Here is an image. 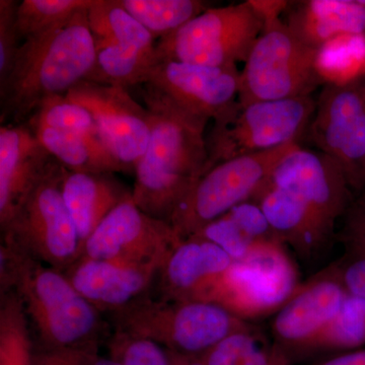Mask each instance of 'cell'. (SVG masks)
Instances as JSON below:
<instances>
[{
    "mask_svg": "<svg viewBox=\"0 0 365 365\" xmlns=\"http://www.w3.org/2000/svg\"><path fill=\"white\" fill-rule=\"evenodd\" d=\"M1 290L16 294L38 347L98 351L109 338L102 313L71 284L66 274L1 241Z\"/></svg>",
    "mask_w": 365,
    "mask_h": 365,
    "instance_id": "obj_3",
    "label": "cell"
},
{
    "mask_svg": "<svg viewBox=\"0 0 365 365\" xmlns=\"http://www.w3.org/2000/svg\"><path fill=\"white\" fill-rule=\"evenodd\" d=\"M294 357V353L283 346L276 342L269 344L265 341L247 354L237 365H292Z\"/></svg>",
    "mask_w": 365,
    "mask_h": 365,
    "instance_id": "obj_38",
    "label": "cell"
},
{
    "mask_svg": "<svg viewBox=\"0 0 365 365\" xmlns=\"http://www.w3.org/2000/svg\"><path fill=\"white\" fill-rule=\"evenodd\" d=\"M16 0H0V85L6 81L21 45L16 26Z\"/></svg>",
    "mask_w": 365,
    "mask_h": 365,
    "instance_id": "obj_34",
    "label": "cell"
},
{
    "mask_svg": "<svg viewBox=\"0 0 365 365\" xmlns=\"http://www.w3.org/2000/svg\"><path fill=\"white\" fill-rule=\"evenodd\" d=\"M191 237L213 242L234 261L246 258L250 250L256 244L250 241L227 213L209 223Z\"/></svg>",
    "mask_w": 365,
    "mask_h": 365,
    "instance_id": "obj_33",
    "label": "cell"
},
{
    "mask_svg": "<svg viewBox=\"0 0 365 365\" xmlns=\"http://www.w3.org/2000/svg\"><path fill=\"white\" fill-rule=\"evenodd\" d=\"M271 182L299 196L331 237L338 218L351 202V189L339 163L322 151L306 150L299 144L278 163Z\"/></svg>",
    "mask_w": 365,
    "mask_h": 365,
    "instance_id": "obj_14",
    "label": "cell"
},
{
    "mask_svg": "<svg viewBox=\"0 0 365 365\" xmlns=\"http://www.w3.org/2000/svg\"><path fill=\"white\" fill-rule=\"evenodd\" d=\"M115 329L153 341L169 351L199 356L232 334L256 327L225 307L148 294L111 314Z\"/></svg>",
    "mask_w": 365,
    "mask_h": 365,
    "instance_id": "obj_4",
    "label": "cell"
},
{
    "mask_svg": "<svg viewBox=\"0 0 365 365\" xmlns=\"http://www.w3.org/2000/svg\"><path fill=\"white\" fill-rule=\"evenodd\" d=\"M241 72L237 66L215 67L158 59L148 83L191 114L209 121L227 116L237 103Z\"/></svg>",
    "mask_w": 365,
    "mask_h": 365,
    "instance_id": "obj_15",
    "label": "cell"
},
{
    "mask_svg": "<svg viewBox=\"0 0 365 365\" xmlns=\"http://www.w3.org/2000/svg\"><path fill=\"white\" fill-rule=\"evenodd\" d=\"M62 194L83 248L106 216L132 197L114 173L72 172L66 168Z\"/></svg>",
    "mask_w": 365,
    "mask_h": 365,
    "instance_id": "obj_21",
    "label": "cell"
},
{
    "mask_svg": "<svg viewBox=\"0 0 365 365\" xmlns=\"http://www.w3.org/2000/svg\"><path fill=\"white\" fill-rule=\"evenodd\" d=\"M137 88L150 113V138L134 170L132 199L146 215L169 223L175 206L206 172L208 121L150 83Z\"/></svg>",
    "mask_w": 365,
    "mask_h": 365,
    "instance_id": "obj_1",
    "label": "cell"
},
{
    "mask_svg": "<svg viewBox=\"0 0 365 365\" xmlns=\"http://www.w3.org/2000/svg\"><path fill=\"white\" fill-rule=\"evenodd\" d=\"M96 40L97 66L91 83L128 90L148 83L151 69L158 62L153 51Z\"/></svg>",
    "mask_w": 365,
    "mask_h": 365,
    "instance_id": "obj_24",
    "label": "cell"
},
{
    "mask_svg": "<svg viewBox=\"0 0 365 365\" xmlns=\"http://www.w3.org/2000/svg\"><path fill=\"white\" fill-rule=\"evenodd\" d=\"M30 126V125H29ZM48 153L72 172H124L98 136L30 126Z\"/></svg>",
    "mask_w": 365,
    "mask_h": 365,
    "instance_id": "obj_23",
    "label": "cell"
},
{
    "mask_svg": "<svg viewBox=\"0 0 365 365\" xmlns=\"http://www.w3.org/2000/svg\"><path fill=\"white\" fill-rule=\"evenodd\" d=\"M232 263L213 242L198 237L182 240L158 270L150 295L165 300L203 302Z\"/></svg>",
    "mask_w": 365,
    "mask_h": 365,
    "instance_id": "obj_18",
    "label": "cell"
},
{
    "mask_svg": "<svg viewBox=\"0 0 365 365\" xmlns=\"http://www.w3.org/2000/svg\"><path fill=\"white\" fill-rule=\"evenodd\" d=\"M172 365H204L198 356L194 355L180 354L167 350Z\"/></svg>",
    "mask_w": 365,
    "mask_h": 365,
    "instance_id": "obj_42",
    "label": "cell"
},
{
    "mask_svg": "<svg viewBox=\"0 0 365 365\" xmlns=\"http://www.w3.org/2000/svg\"><path fill=\"white\" fill-rule=\"evenodd\" d=\"M97 46L88 9L21 43L13 68L0 85V123H26L47 98L66 96L91 81Z\"/></svg>",
    "mask_w": 365,
    "mask_h": 365,
    "instance_id": "obj_2",
    "label": "cell"
},
{
    "mask_svg": "<svg viewBox=\"0 0 365 365\" xmlns=\"http://www.w3.org/2000/svg\"><path fill=\"white\" fill-rule=\"evenodd\" d=\"M344 256L335 264L348 294L365 300V240H344Z\"/></svg>",
    "mask_w": 365,
    "mask_h": 365,
    "instance_id": "obj_35",
    "label": "cell"
},
{
    "mask_svg": "<svg viewBox=\"0 0 365 365\" xmlns=\"http://www.w3.org/2000/svg\"><path fill=\"white\" fill-rule=\"evenodd\" d=\"M107 347L110 359L121 365H172L162 346L119 329L110 334Z\"/></svg>",
    "mask_w": 365,
    "mask_h": 365,
    "instance_id": "obj_32",
    "label": "cell"
},
{
    "mask_svg": "<svg viewBox=\"0 0 365 365\" xmlns=\"http://www.w3.org/2000/svg\"><path fill=\"white\" fill-rule=\"evenodd\" d=\"M64 167L57 160L1 227L2 242L66 272L83 254L62 194Z\"/></svg>",
    "mask_w": 365,
    "mask_h": 365,
    "instance_id": "obj_7",
    "label": "cell"
},
{
    "mask_svg": "<svg viewBox=\"0 0 365 365\" xmlns=\"http://www.w3.org/2000/svg\"><path fill=\"white\" fill-rule=\"evenodd\" d=\"M227 215L237 223V227L250 241L281 242L258 203L252 200L247 201L228 211Z\"/></svg>",
    "mask_w": 365,
    "mask_h": 365,
    "instance_id": "obj_36",
    "label": "cell"
},
{
    "mask_svg": "<svg viewBox=\"0 0 365 365\" xmlns=\"http://www.w3.org/2000/svg\"><path fill=\"white\" fill-rule=\"evenodd\" d=\"M348 292L335 264L317 274L274 317L275 342L290 352H304L339 312Z\"/></svg>",
    "mask_w": 365,
    "mask_h": 365,
    "instance_id": "obj_16",
    "label": "cell"
},
{
    "mask_svg": "<svg viewBox=\"0 0 365 365\" xmlns=\"http://www.w3.org/2000/svg\"><path fill=\"white\" fill-rule=\"evenodd\" d=\"M252 201L259 204L280 241L302 256L313 257L332 239L302 199L290 190L270 181Z\"/></svg>",
    "mask_w": 365,
    "mask_h": 365,
    "instance_id": "obj_22",
    "label": "cell"
},
{
    "mask_svg": "<svg viewBox=\"0 0 365 365\" xmlns=\"http://www.w3.org/2000/svg\"><path fill=\"white\" fill-rule=\"evenodd\" d=\"M20 300L9 290L0 299V365H32L35 342Z\"/></svg>",
    "mask_w": 365,
    "mask_h": 365,
    "instance_id": "obj_27",
    "label": "cell"
},
{
    "mask_svg": "<svg viewBox=\"0 0 365 365\" xmlns=\"http://www.w3.org/2000/svg\"><path fill=\"white\" fill-rule=\"evenodd\" d=\"M95 117L98 134L124 172L135 170L150 138V113L128 90L85 81L66 93Z\"/></svg>",
    "mask_w": 365,
    "mask_h": 365,
    "instance_id": "obj_13",
    "label": "cell"
},
{
    "mask_svg": "<svg viewBox=\"0 0 365 365\" xmlns=\"http://www.w3.org/2000/svg\"><path fill=\"white\" fill-rule=\"evenodd\" d=\"M98 352L48 349L35 345L32 365H91V357Z\"/></svg>",
    "mask_w": 365,
    "mask_h": 365,
    "instance_id": "obj_37",
    "label": "cell"
},
{
    "mask_svg": "<svg viewBox=\"0 0 365 365\" xmlns=\"http://www.w3.org/2000/svg\"><path fill=\"white\" fill-rule=\"evenodd\" d=\"M318 53L281 19L268 21L245 62L237 102L248 106L311 96L325 85L317 68Z\"/></svg>",
    "mask_w": 365,
    "mask_h": 365,
    "instance_id": "obj_6",
    "label": "cell"
},
{
    "mask_svg": "<svg viewBox=\"0 0 365 365\" xmlns=\"http://www.w3.org/2000/svg\"><path fill=\"white\" fill-rule=\"evenodd\" d=\"M317 68L324 83H347L365 76V34L342 35L319 50Z\"/></svg>",
    "mask_w": 365,
    "mask_h": 365,
    "instance_id": "obj_29",
    "label": "cell"
},
{
    "mask_svg": "<svg viewBox=\"0 0 365 365\" xmlns=\"http://www.w3.org/2000/svg\"><path fill=\"white\" fill-rule=\"evenodd\" d=\"M297 145L288 143L232 158L204 173L170 215L175 234L180 240L189 239L235 206L253 200L271 181L278 163Z\"/></svg>",
    "mask_w": 365,
    "mask_h": 365,
    "instance_id": "obj_5",
    "label": "cell"
},
{
    "mask_svg": "<svg viewBox=\"0 0 365 365\" xmlns=\"http://www.w3.org/2000/svg\"><path fill=\"white\" fill-rule=\"evenodd\" d=\"M160 268L79 257L64 274L98 311L112 314L150 294Z\"/></svg>",
    "mask_w": 365,
    "mask_h": 365,
    "instance_id": "obj_17",
    "label": "cell"
},
{
    "mask_svg": "<svg viewBox=\"0 0 365 365\" xmlns=\"http://www.w3.org/2000/svg\"><path fill=\"white\" fill-rule=\"evenodd\" d=\"M181 241L169 223L144 213L130 197L106 216L81 257L162 267Z\"/></svg>",
    "mask_w": 365,
    "mask_h": 365,
    "instance_id": "obj_12",
    "label": "cell"
},
{
    "mask_svg": "<svg viewBox=\"0 0 365 365\" xmlns=\"http://www.w3.org/2000/svg\"><path fill=\"white\" fill-rule=\"evenodd\" d=\"M120 4L158 40L210 9L200 0H120Z\"/></svg>",
    "mask_w": 365,
    "mask_h": 365,
    "instance_id": "obj_26",
    "label": "cell"
},
{
    "mask_svg": "<svg viewBox=\"0 0 365 365\" xmlns=\"http://www.w3.org/2000/svg\"><path fill=\"white\" fill-rule=\"evenodd\" d=\"M251 6L254 7L257 14L261 16L264 21V25L268 21L280 19L281 14L287 11V6H289V1H267V0H249Z\"/></svg>",
    "mask_w": 365,
    "mask_h": 365,
    "instance_id": "obj_40",
    "label": "cell"
},
{
    "mask_svg": "<svg viewBox=\"0 0 365 365\" xmlns=\"http://www.w3.org/2000/svg\"><path fill=\"white\" fill-rule=\"evenodd\" d=\"M342 239L365 240V188L350 202L345 212Z\"/></svg>",
    "mask_w": 365,
    "mask_h": 365,
    "instance_id": "obj_39",
    "label": "cell"
},
{
    "mask_svg": "<svg viewBox=\"0 0 365 365\" xmlns=\"http://www.w3.org/2000/svg\"><path fill=\"white\" fill-rule=\"evenodd\" d=\"M365 346V300L348 294L339 312L304 352L354 351Z\"/></svg>",
    "mask_w": 365,
    "mask_h": 365,
    "instance_id": "obj_28",
    "label": "cell"
},
{
    "mask_svg": "<svg viewBox=\"0 0 365 365\" xmlns=\"http://www.w3.org/2000/svg\"><path fill=\"white\" fill-rule=\"evenodd\" d=\"M26 124L100 137L95 117L90 110L85 106L69 100L66 96H55L47 98Z\"/></svg>",
    "mask_w": 365,
    "mask_h": 365,
    "instance_id": "obj_30",
    "label": "cell"
},
{
    "mask_svg": "<svg viewBox=\"0 0 365 365\" xmlns=\"http://www.w3.org/2000/svg\"><path fill=\"white\" fill-rule=\"evenodd\" d=\"M91 365H121L118 364V362L115 361L110 359V357H103L98 355V352L96 353V354L93 355L91 360Z\"/></svg>",
    "mask_w": 365,
    "mask_h": 365,
    "instance_id": "obj_43",
    "label": "cell"
},
{
    "mask_svg": "<svg viewBox=\"0 0 365 365\" xmlns=\"http://www.w3.org/2000/svg\"><path fill=\"white\" fill-rule=\"evenodd\" d=\"M284 244H254L246 258L234 261L203 302L225 307L245 321L275 314L302 287Z\"/></svg>",
    "mask_w": 365,
    "mask_h": 365,
    "instance_id": "obj_8",
    "label": "cell"
},
{
    "mask_svg": "<svg viewBox=\"0 0 365 365\" xmlns=\"http://www.w3.org/2000/svg\"><path fill=\"white\" fill-rule=\"evenodd\" d=\"M284 14L288 28L316 50L339 36L365 34V0L290 2Z\"/></svg>",
    "mask_w": 365,
    "mask_h": 365,
    "instance_id": "obj_20",
    "label": "cell"
},
{
    "mask_svg": "<svg viewBox=\"0 0 365 365\" xmlns=\"http://www.w3.org/2000/svg\"><path fill=\"white\" fill-rule=\"evenodd\" d=\"M93 0H24L16 11V26L21 40L28 39L88 9Z\"/></svg>",
    "mask_w": 365,
    "mask_h": 365,
    "instance_id": "obj_31",
    "label": "cell"
},
{
    "mask_svg": "<svg viewBox=\"0 0 365 365\" xmlns=\"http://www.w3.org/2000/svg\"><path fill=\"white\" fill-rule=\"evenodd\" d=\"M264 21L250 1L210 7L157 43L158 59L215 67L246 62Z\"/></svg>",
    "mask_w": 365,
    "mask_h": 365,
    "instance_id": "obj_10",
    "label": "cell"
},
{
    "mask_svg": "<svg viewBox=\"0 0 365 365\" xmlns=\"http://www.w3.org/2000/svg\"><path fill=\"white\" fill-rule=\"evenodd\" d=\"M316 365H365V348L343 353Z\"/></svg>",
    "mask_w": 365,
    "mask_h": 365,
    "instance_id": "obj_41",
    "label": "cell"
},
{
    "mask_svg": "<svg viewBox=\"0 0 365 365\" xmlns=\"http://www.w3.org/2000/svg\"><path fill=\"white\" fill-rule=\"evenodd\" d=\"M314 110L316 101L312 96L248 106L237 102L227 116L215 122L206 139V172L225 160L299 143Z\"/></svg>",
    "mask_w": 365,
    "mask_h": 365,
    "instance_id": "obj_9",
    "label": "cell"
},
{
    "mask_svg": "<svg viewBox=\"0 0 365 365\" xmlns=\"http://www.w3.org/2000/svg\"><path fill=\"white\" fill-rule=\"evenodd\" d=\"M55 160L28 124L0 127V227L13 217Z\"/></svg>",
    "mask_w": 365,
    "mask_h": 365,
    "instance_id": "obj_19",
    "label": "cell"
},
{
    "mask_svg": "<svg viewBox=\"0 0 365 365\" xmlns=\"http://www.w3.org/2000/svg\"><path fill=\"white\" fill-rule=\"evenodd\" d=\"M309 137L338 162L350 189L365 188V76L347 83H326L316 102Z\"/></svg>",
    "mask_w": 365,
    "mask_h": 365,
    "instance_id": "obj_11",
    "label": "cell"
},
{
    "mask_svg": "<svg viewBox=\"0 0 365 365\" xmlns=\"http://www.w3.org/2000/svg\"><path fill=\"white\" fill-rule=\"evenodd\" d=\"M88 25L95 39L153 51L155 38L120 4V0H93L88 9Z\"/></svg>",
    "mask_w": 365,
    "mask_h": 365,
    "instance_id": "obj_25",
    "label": "cell"
}]
</instances>
